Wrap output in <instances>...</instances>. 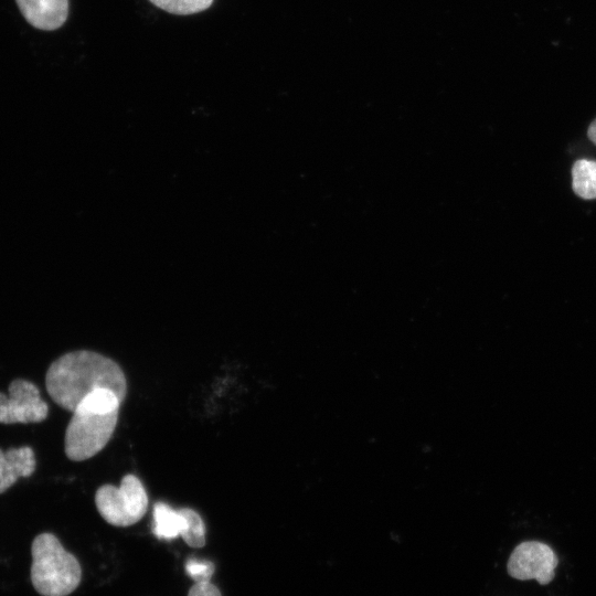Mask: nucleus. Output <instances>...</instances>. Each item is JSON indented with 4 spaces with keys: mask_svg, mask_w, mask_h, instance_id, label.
Returning <instances> with one entry per match:
<instances>
[{
    "mask_svg": "<svg viewBox=\"0 0 596 596\" xmlns=\"http://www.w3.org/2000/svg\"><path fill=\"white\" fill-rule=\"evenodd\" d=\"M47 415L49 405L33 382L15 379L8 386V395L0 392V424L41 423Z\"/></svg>",
    "mask_w": 596,
    "mask_h": 596,
    "instance_id": "nucleus-5",
    "label": "nucleus"
},
{
    "mask_svg": "<svg viewBox=\"0 0 596 596\" xmlns=\"http://www.w3.org/2000/svg\"><path fill=\"white\" fill-rule=\"evenodd\" d=\"M148 494L138 477L125 475L120 486L103 485L95 493V504L100 517L114 526L137 523L147 512Z\"/></svg>",
    "mask_w": 596,
    "mask_h": 596,
    "instance_id": "nucleus-4",
    "label": "nucleus"
},
{
    "mask_svg": "<svg viewBox=\"0 0 596 596\" xmlns=\"http://www.w3.org/2000/svg\"><path fill=\"white\" fill-rule=\"evenodd\" d=\"M188 596H222L220 589L210 582L194 583L188 593Z\"/></svg>",
    "mask_w": 596,
    "mask_h": 596,
    "instance_id": "nucleus-14",
    "label": "nucleus"
},
{
    "mask_svg": "<svg viewBox=\"0 0 596 596\" xmlns=\"http://www.w3.org/2000/svg\"><path fill=\"white\" fill-rule=\"evenodd\" d=\"M187 520L181 509L174 510L169 504L157 502L153 507L152 532L159 540H173L182 535Z\"/></svg>",
    "mask_w": 596,
    "mask_h": 596,
    "instance_id": "nucleus-9",
    "label": "nucleus"
},
{
    "mask_svg": "<svg viewBox=\"0 0 596 596\" xmlns=\"http://www.w3.org/2000/svg\"><path fill=\"white\" fill-rule=\"evenodd\" d=\"M36 468L34 450L30 446L0 448V494L12 487L19 478H28Z\"/></svg>",
    "mask_w": 596,
    "mask_h": 596,
    "instance_id": "nucleus-8",
    "label": "nucleus"
},
{
    "mask_svg": "<svg viewBox=\"0 0 596 596\" xmlns=\"http://www.w3.org/2000/svg\"><path fill=\"white\" fill-rule=\"evenodd\" d=\"M156 7L179 15H188L206 10L213 0H150Z\"/></svg>",
    "mask_w": 596,
    "mask_h": 596,
    "instance_id": "nucleus-12",
    "label": "nucleus"
},
{
    "mask_svg": "<svg viewBox=\"0 0 596 596\" xmlns=\"http://www.w3.org/2000/svg\"><path fill=\"white\" fill-rule=\"evenodd\" d=\"M187 526L181 538L191 547H203L205 545V525L200 514L191 508H181Z\"/></svg>",
    "mask_w": 596,
    "mask_h": 596,
    "instance_id": "nucleus-11",
    "label": "nucleus"
},
{
    "mask_svg": "<svg viewBox=\"0 0 596 596\" xmlns=\"http://www.w3.org/2000/svg\"><path fill=\"white\" fill-rule=\"evenodd\" d=\"M45 387L58 406L72 413L97 389H109L121 401L127 394L121 368L114 360L88 350L67 352L53 361L45 374Z\"/></svg>",
    "mask_w": 596,
    "mask_h": 596,
    "instance_id": "nucleus-1",
    "label": "nucleus"
},
{
    "mask_svg": "<svg viewBox=\"0 0 596 596\" xmlns=\"http://www.w3.org/2000/svg\"><path fill=\"white\" fill-rule=\"evenodd\" d=\"M572 189L584 200L596 199V161L576 160L572 167Z\"/></svg>",
    "mask_w": 596,
    "mask_h": 596,
    "instance_id": "nucleus-10",
    "label": "nucleus"
},
{
    "mask_svg": "<svg viewBox=\"0 0 596 596\" xmlns=\"http://www.w3.org/2000/svg\"><path fill=\"white\" fill-rule=\"evenodd\" d=\"M118 414L119 409L103 412L78 404L65 429L66 457L72 461H83L99 453L115 432Z\"/></svg>",
    "mask_w": 596,
    "mask_h": 596,
    "instance_id": "nucleus-3",
    "label": "nucleus"
},
{
    "mask_svg": "<svg viewBox=\"0 0 596 596\" xmlns=\"http://www.w3.org/2000/svg\"><path fill=\"white\" fill-rule=\"evenodd\" d=\"M31 583L42 596H67L82 579L77 558L52 533L35 536L31 545Z\"/></svg>",
    "mask_w": 596,
    "mask_h": 596,
    "instance_id": "nucleus-2",
    "label": "nucleus"
},
{
    "mask_svg": "<svg viewBox=\"0 0 596 596\" xmlns=\"http://www.w3.org/2000/svg\"><path fill=\"white\" fill-rule=\"evenodd\" d=\"M215 571V565L211 561H201L190 557L185 562V572L194 583L210 582Z\"/></svg>",
    "mask_w": 596,
    "mask_h": 596,
    "instance_id": "nucleus-13",
    "label": "nucleus"
},
{
    "mask_svg": "<svg viewBox=\"0 0 596 596\" xmlns=\"http://www.w3.org/2000/svg\"><path fill=\"white\" fill-rule=\"evenodd\" d=\"M587 137L596 146V118L589 124L587 128Z\"/></svg>",
    "mask_w": 596,
    "mask_h": 596,
    "instance_id": "nucleus-15",
    "label": "nucleus"
},
{
    "mask_svg": "<svg viewBox=\"0 0 596 596\" xmlns=\"http://www.w3.org/2000/svg\"><path fill=\"white\" fill-rule=\"evenodd\" d=\"M17 3L25 20L40 30H56L68 15V0H17Z\"/></svg>",
    "mask_w": 596,
    "mask_h": 596,
    "instance_id": "nucleus-7",
    "label": "nucleus"
},
{
    "mask_svg": "<svg viewBox=\"0 0 596 596\" xmlns=\"http://www.w3.org/2000/svg\"><path fill=\"white\" fill-rule=\"evenodd\" d=\"M557 565L558 558L550 545L524 541L510 554L507 571L515 579H535L540 585H547L554 579Z\"/></svg>",
    "mask_w": 596,
    "mask_h": 596,
    "instance_id": "nucleus-6",
    "label": "nucleus"
}]
</instances>
